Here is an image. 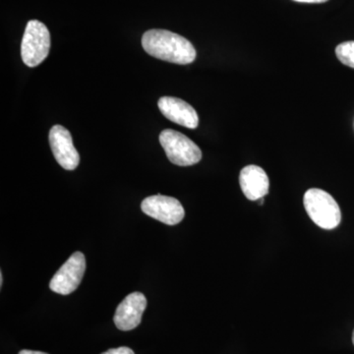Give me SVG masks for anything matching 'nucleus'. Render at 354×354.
<instances>
[{
  "instance_id": "nucleus-1",
  "label": "nucleus",
  "mask_w": 354,
  "mask_h": 354,
  "mask_svg": "<svg viewBox=\"0 0 354 354\" xmlns=\"http://www.w3.org/2000/svg\"><path fill=\"white\" fill-rule=\"evenodd\" d=\"M142 46L151 57L171 64H190L196 59V50L187 39L167 30L147 31Z\"/></svg>"
},
{
  "instance_id": "nucleus-2",
  "label": "nucleus",
  "mask_w": 354,
  "mask_h": 354,
  "mask_svg": "<svg viewBox=\"0 0 354 354\" xmlns=\"http://www.w3.org/2000/svg\"><path fill=\"white\" fill-rule=\"evenodd\" d=\"M305 209L312 221L324 230H333L342 220L341 209L329 193L311 188L304 194Z\"/></svg>"
},
{
  "instance_id": "nucleus-3",
  "label": "nucleus",
  "mask_w": 354,
  "mask_h": 354,
  "mask_svg": "<svg viewBox=\"0 0 354 354\" xmlns=\"http://www.w3.org/2000/svg\"><path fill=\"white\" fill-rule=\"evenodd\" d=\"M50 50V34L46 26L38 20H31L26 26L21 55L27 66L36 67L48 57Z\"/></svg>"
},
{
  "instance_id": "nucleus-4",
  "label": "nucleus",
  "mask_w": 354,
  "mask_h": 354,
  "mask_svg": "<svg viewBox=\"0 0 354 354\" xmlns=\"http://www.w3.org/2000/svg\"><path fill=\"white\" fill-rule=\"evenodd\" d=\"M160 143L172 164L190 167L202 160V151L187 136L172 129H165L160 134Z\"/></svg>"
},
{
  "instance_id": "nucleus-5",
  "label": "nucleus",
  "mask_w": 354,
  "mask_h": 354,
  "mask_svg": "<svg viewBox=\"0 0 354 354\" xmlns=\"http://www.w3.org/2000/svg\"><path fill=\"white\" fill-rule=\"evenodd\" d=\"M86 271V258L82 252L72 254L50 283V288L58 295H67L80 286Z\"/></svg>"
},
{
  "instance_id": "nucleus-6",
  "label": "nucleus",
  "mask_w": 354,
  "mask_h": 354,
  "mask_svg": "<svg viewBox=\"0 0 354 354\" xmlns=\"http://www.w3.org/2000/svg\"><path fill=\"white\" fill-rule=\"evenodd\" d=\"M141 209L147 216L169 225H177L185 216L181 203L176 198L165 195L147 197L142 202Z\"/></svg>"
},
{
  "instance_id": "nucleus-7",
  "label": "nucleus",
  "mask_w": 354,
  "mask_h": 354,
  "mask_svg": "<svg viewBox=\"0 0 354 354\" xmlns=\"http://www.w3.org/2000/svg\"><path fill=\"white\" fill-rule=\"evenodd\" d=\"M50 145L59 165L66 171H74L80 162V156L73 145L71 134L62 125H55L50 132Z\"/></svg>"
},
{
  "instance_id": "nucleus-8",
  "label": "nucleus",
  "mask_w": 354,
  "mask_h": 354,
  "mask_svg": "<svg viewBox=\"0 0 354 354\" xmlns=\"http://www.w3.org/2000/svg\"><path fill=\"white\" fill-rule=\"evenodd\" d=\"M146 307L147 298L143 293L136 291L128 295L118 305L114 314L113 321L116 328L127 332L138 327Z\"/></svg>"
},
{
  "instance_id": "nucleus-9",
  "label": "nucleus",
  "mask_w": 354,
  "mask_h": 354,
  "mask_svg": "<svg viewBox=\"0 0 354 354\" xmlns=\"http://www.w3.org/2000/svg\"><path fill=\"white\" fill-rule=\"evenodd\" d=\"M160 113L167 120L189 129H195L199 124V116L187 102L174 97H164L158 102Z\"/></svg>"
},
{
  "instance_id": "nucleus-10",
  "label": "nucleus",
  "mask_w": 354,
  "mask_h": 354,
  "mask_svg": "<svg viewBox=\"0 0 354 354\" xmlns=\"http://www.w3.org/2000/svg\"><path fill=\"white\" fill-rule=\"evenodd\" d=\"M242 192L251 201L262 199L269 193V177L262 167L247 165L239 174Z\"/></svg>"
},
{
  "instance_id": "nucleus-11",
  "label": "nucleus",
  "mask_w": 354,
  "mask_h": 354,
  "mask_svg": "<svg viewBox=\"0 0 354 354\" xmlns=\"http://www.w3.org/2000/svg\"><path fill=\"white\" fill-rule=\"evenodd\" d=\"M335 55L339 62L354 68V41H344L335 48Z\"/></svg>"
},
{
  "instance_id": "nucleus-12",
  "label": "nucleus",
  "mask_w": 354,
  "mask_h": 354,
  "mask_svg": "<svg viewBox=\"0 0 354 354\" xmlns=\"http://www.w3.org/2000/svg\"><path fill=\"white\" fill-rule=\"evenodd\" d=\"M102 354H135L131 348L127 346H120L118 348H111L108 351Z\"/></svg>"
},
{
  "instance_id": "nucleus-13",
  "label": "nucleus",
  "mask_w": 354,
  "mask_h": 354,
  "mask_svg": "<svg viewBox=\"0 0 354 354\" xmlns=\"http://www.w3.org/2000/svg\"><path fill=\"white\" fill-rule=\"evenodd\" d=\"M293 1L301 2V3H324L329 0H293Z\"/></svg>"
},
{
  "instance_id": "nucleus-14",
  "label": "nucleus",
  "mask_w": 354,
  "mask_h": 354,
  "mask_svg": "<svg viewBox=\"0 0 354 354\" xmlns=\"http://www.w3.org/2000/svg\"><path fill=\"white\" fill-rule=\"evenodd\" d=\"M19 354H48V353H43V351H28V349H23V351H20Z\"/></svg>"
},
{
  "instance_id": "nucleus-15",
  "label": "nucleus",
  "mask_w": 354,
  "mask_h": 354,
  "mask_svg": "<svg viewBox=\"0 0 354 354\" xmlns=\"http://www.w3.org/2000/svg\"><path fill=\"white\" fill-rule=\"evenodd\" d=\"M2 283H3V276H2V272H0V286H2Z\"/></svg>"
},
{
  "instance_id": "nucleus-16",
  "label": "nucleus",
  "mask_w": 354,
  "mask_h": 354,
  "mask_svg": "<svg viewBox=\"0 0 354 354\" xmlns=\"http://www.w3.org/2000/svg\"><path fill=\"white\" fill-rule=\"evenodd\" d=\"M353 344H354V330H353Z\"/></svg>"
}]
</instances>
